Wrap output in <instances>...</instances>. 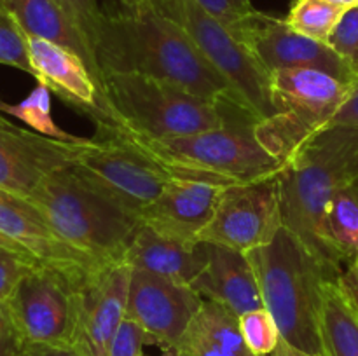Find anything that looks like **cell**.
Returning <instances> with one entry per match:
<instances>
[{
	"label": "cell",
	"instance_id": "obj_1",
	"mask_svg": "<svg viewBox=\"0 0 358 356\" xmlns=\"http://www.w3.org/2000/svg\"><path fill=\"white\" fill-rule=\"evenodd\" d=\"M94 54L103 73H140L177 84L208 101L227 100L245 107L192 38L150 0L135 10L105 14Z\"/></svg>",
	"mask_w": 358,
	"mask_h": 356
},
{
	"label": "cell",
	"instance_id": "obj_2",
	"mask_svg": "<svg viewBox=\"0 0 358 356\" xmlns=\"http://www.w3.org/2000/svg\"><path fill=\"white\" fill-rule=\"evenodd\" d=\"M358 177V129L332 126L308 140L278 173L285 229L334 276L345 269L329 246L325 213L332 195Z\"/></svg>",
	"mask_w": 358,
	"mask_h": 356
},
{
	"label": "cell",
	"instance_id": "obj_3",
	"mask_svg": "<svg viewBox=\"0 0 358 356\" xmlns=\"http://www.w3.org/2000/svg\"><path fill=\"white\" fill-rule=\"evenodd\" d=\"M224 126L180 138L156 140L117 129L173 178L226 187L278 175L283 164L255 136L259 119L234 101H224Z\"/></svg>",
	"mask_w": 358,
	"mask_h": 356
},
{
	"label": "cell",
	"instance_id": "obj_4",
	"mask_svg": "<svg viewBox=\"0 0 358 356\" xmlns=\"http://www.w3.org/2000/svg\"><path fill=\"white\" fill-rule=\"evenodd\" d=\"M266 309L282 341L308 355H324L320 334L322 295L332 274L306 244L282 227L271 243L247 251Z\"/></svg>",
	"mask_w": 358,
	"mask_h": 356
},
{
	"label": "cell",
	"instance_id": "obj_5",
	"mask_svg": "<svg viewBox=\"0 0 358 356\" xmlns=\"http://www.w3.org/2000/svg\"><path fill=\"white\" fill-rule=\"evenodd\" d=\"M28 199L62 239L103 267L126 260L142 227L138 215L98 191L72 166L45 177Z\"/></svg>",
	"mask_w": 358,
	"mask_h": 356
},
{
	"label": "cell",
	"instance_id": "obj_6",
	"mask_svg": "<svg viewBox=\"0 0 358 356\" xmlns=\"http://www.w3.org/2000/svg\"><path fill=\"white\" fill-rule=\"evenodd\" d=\"M103 96L115 128L168 140L224 126V101H208L191 91L129 72L103 73Z\"/></svg>",
	"mask_w": 358,
	"mask_h": 356
},
{
	"label": "cell",
	"instance_id": "obj_7",
	"mask_svg": "<svg viewBox=\"0 0 358 356\" xmlns=\"http://www.w3.org/2000/svg\"><path fill=\"white\" fill-rule=\"evenodd\" d=\"M269 82L273 115L255 124V136L283 166L308 140L329 128L355 87L308 68L275 70Z\"/></svg>",
	"mask_w": 358,
	"mask_h": 356
},
{
	"label": "cell",
	"instance_id": "obj_8",
	"mask_svg": "<svg viewBox=\"0 0 358 356\" xmlns=\"http://www.w3.org/2000/svg\"><path fill=\"white\" fill-rule=\"evenodd\" d=\"M192 38L206 59L236 91L241 103L259 119L271 117L269 73L248 52L233 30L203 9L196 0H150Z\"/></svg>",
	"mask_w": 358,
	"mask_h": 356
},
{
	"label": "cell",
	"instance_id": "obj_9",
	"mask_svg": "<svg viewBox=\"0 0 358 356\" xmlns=\"http://www.w3.org/2000/svg\"><path fill=\"white\" fill-rule=\"evenodd\" d=\"M72 168L138 216L173 178L115 126L98 129L96 138L84 143Z\"/></svg>",
	"mask_w": 358,
	"mask_h": 356
},
{
	"label": "cell",
	"instance_id": "obj_10",
	"mask_svg": "<svg viewBox=\"0 0 358 356\" xmlns=\"http://www.w3.org/2000/svg\"><path fill=\"white\" fill-rule=\"evenodd\" d=\"M6 306L21 344L76 349V290L55 271L44 265L31 267Z\"/></svg>",
	"mask_w": 358,
	"mask_h": 356
},
{
	"label": "cell",
	"instance_id": "obj_11",
	"mask_svg": "<svg viewBox=\"0 0 358 356\" xmlns=\"http://www.w3.org/2000/svg\"><path fill=\"white\" fill-rule=\"evenodd\" d=\"M283 227L278 175L226 185L201 241L247 251L271 243Z\"/></svg>",
	"mask_w": 358,
	"mask_h": 356
},
{
	"label": "cell",
	"instance_id": "obj_12",
	"mask_svg": "<svg viewBox=\"0 0 358 356\" xmlns=\"http://www.w3.org/2000/svg\"><path fill=\"white\" fill-rule=\"evenodd\" d=\"M268 73L308 68L329 73L341 82L358 84V70L329 44L294 31L285 20L255 10L233 31Z\"/></svg>",
	"mask_w": 358,
	"mask_h": 356
},
{
	"label": "cell",
	"instance_id": "obj_13",
	"mask_svg": "<svg viewBox=\"0 0 358 356\" xmlns=\"http://www.w3.org/2000/svg\"><path fill=\"white\" fill-rule=\"evenodd\" d=\"M0 234L9 237L38 264L66 279L73 290H79L103 267L62 239L44 213L27 195L3 188H0Z\"/></svg>",
	"mask_w": 358,
	"mask_h": 356
},
{
	"label": "cell",
	"instance_id": "obj_14",
	"mask_svg": "<svg viewBox=\"0 0 358 356\" xmlns=\"http://www.w3.org/2000/svg\"><path fill=\"white\" fill-rule=\"evenodd\" d=\"M203 302L205 299L189 285L133 267L126 318L142 328L147 346L173 351Z\"/></svg>",
	"mask_w": 358,
	"mask_h": 356
},
{
	"label": "cell",
	"instance_id": "obj_15",
	"mask_svg": "<svg viewBox=\"0 0 358 356\" xmlns=\"http://www.w3.org/2000/svg\"><path fill=\"white\" fill-rule=\"evenodd\" d=\"M133 267L114 264L94 272L79 290L76 348L83 356H108L110 346L126 320Z\"/></svg>",
	"mask_w": 358,
	"mask_h": 356
},
{
	"label": "cell",
	"instance_id": "obj_16",
	"mask_svg": "<svg viewBox=\"0 0 358 356\" xmlns=\"http://www.w3.org/2000/svg\"><path fill=\"white\" fill-rule=\"evenodd\" d=\"M86 142L28 131L0 115V188L28 198L45 177L73 166Z\"/></svg>",
	"mask_w": 358,
	"mask_h": 356
},
{
	"label": "cell",
	"instance_id": "obj_17",
	"mask_svg": "<svg viewBox=\"0 0 358 356\" xmlns=\"http://www.w3.org/2000/svg\"><path fill=\"white\" fill-rule=\"evenodd\" d=\"M222 185L171 178L159 195L142 209V225L182 243H199L215 215Z\"/></svg>",
	"mask_w": 358,
	"mask_h": 356
},
{
	"label": "cell",
	"instance_id": "obj_18",
	"mask_svg": "<svg viewBox=\"0 0 358 356\" xmlns=\"http://www.w3.org/2000/svg\"><path fill=\"white\" fill-rule=\"evenodd\" d=\"M28 47L38 84L90 115L96 129L115 126L100 86L76 52L37 37L28 38Z\"/></svg>",
	"mask_w": 358,
	"mask_h": 356
},
{
	"label": "cell",
	"instance_id": "obj_19",
	"mask_svg": "<svg viewBox=\"0 0 358 356\" xmlns=\"http://www.w3.org/2000/svg\"><path fill=\"white\" fill-rule=\"evenodd\" d=\"M191 288L205 300L220 304L238 318L264 307L255 271L247 253L208 243V260Z\"/></svg>",
	"mask_w": 358,
	"mask_h": 356
},
{
	"label": "cell",
	"instance_id": "obj_20",
	"mask_svg": "<svg viewBox=\"0 0 358 356\" xmlns=\"http://www.w3.org/2000/svg\"><path fill=\"white\" fill-rule=\"evenodd\" d=\"M208 260V243H182L164 237L142 225L129 246L126 264L163 276L171 281L189 285L205 269Z\"/></svg>",
	"mask_w": 358,
	"mask_h": 356
},
{
	"label": "cell",
	"instance_id": "obj_21",
	"mask_svg": "<svg viewBox=\"0 0 358 356\" xmlns=\"http://www.w3.org/2000/svg\"><path fill=\"white\" fill-rule=\"evenodd\" d=\"M3 3L16 16L28 37L44 38L76 52L103 93V72L96 54L86 38L73 27L72 21L66 17L62 7L56 3V0H3Z\"/></svg>",
	"mask_w": 358,
	"mask_h": 356
},
{
	"label": "cell",
	"instance_id": "obj_22",
	"mask_svg": "<svg viewBox=\"0 0 358 356\" xmlns=\"http://www.w3.org/2000/svg\"><path fill=\"white\" fill-rule=\"evenodd\" d=\"M171 353L175 356H255L245 344L236 314L212 300L203 302Z\"/></svg>",
	"mask_w": 358,
	"mask_h": 356
},
{
	"label": "cell",
	"instance_id": "obj_23",
	"mask_svg": "<svg viewBox=\"0 0 358 356\" xmlns=\"http://www.w3.org/2000/svg\"><path fill=\"white\" fill-rule=\"evenodd\" d=\"M320 334L324 356H358V311L343 292L338 278L325 281Z\"/></svg>",
	"mask_w": 358,
	"mask_h": 356
},
{
	"label": "cell",
	"instance_id": "obj_24",
	"mask_svg": "<svg viewBox=\"0 0 358 356\" xmlns=\"http://www.w3.org/2000/svg\"><path fill=\"white\" fill-rule=\"evenodd\" d=\"M325 236L343 265L358 255V177L332 195L325 213Z\"/></svg>",
	"mask_w": 358,
	"mask_h": 356
},
{
	"label": "cell",
	"instance_id": "obj_25",
	"mask_svg": "<svg viewBox=\"0 0 358 356\" xmlns=\"http://www.w3.org/2000/svg\"><path fill=\"white\" fill-rule=\"evenodd\" d=\"M345 10L329 0H294L283 20L297 34L327 44Z\"/></svg>",
	"mask_w": 358,
	"mask_h": 356
},
{
	"label": "cell",
	"instance_id": "obj_26",
	"mask_svg": "<svg viewBox=\"0 0 358 356\" xmlns=\"http://www.w3.org/2000/svg\"><path fill=\"white\" fill-rule=\"evenodd\" d=\"M28 38L30 37L23 30L16 16L7 9L3 0H0V63L35 75Z\"/></svg>",
	"mask_w": 358,
	"mask_h": 356
},
{
	"label": "cell",
	"instance_id": "obj_27",
	"mask_svg": "<svg viewBox=\"0 0 358 356\" xmlns=\"http://www.w3.org/2000/svg\"><path fill=\"white\" fill-rule=\"evenodd\" d=\"M247 348L255 356H271L278 348L282 335L278 325L266 307L248 311L238 318Z\"/></svg>",
	"mask_w": 358,
	"mask_h": 356
},
{
	"label": "cell",
	"instance_id": "obj_28",
	"mask_svg": "<svg viewBox=\"0 0 358 356\" xmlns=\"http://www.w3.org/2000/svg\"><path fill=\"white\" fill-rule=\"evenodd\" d=\"M56 3L62 7L66 17L72 21L73 27L79 30V34L86 38V42L94 51V44H96L105 17L96 0H56Z\"/></svg>",
	"mask_w": 358,
	"mask_h": 356
},
{
	"label": "cell",
	"instance_id": "obj_29",
	"mask_svg": "<svg viewBox=\"0 0 358 356\" xmlns=\"http://www.w3.org/2000/svg\"><path fill=\"white\" fill-rule=\"evenodd\" d=\"M327 44L358 70V6L343 13Z\"/></svg>",
	"mask_w": 358,
	"mask_h": 356
},
{
	"label": "cell",
	"instance_id": "obj_30",
	"mask_svg": "<svg viewBox=\"0 0 358 356\" xmlns=\"http://www.w3.org/2000/svg\"><path fill=\"white\" fill-rule=\"evenodd\" d=\"M35 265H41L30 255L0 244V302H6L17 283Z\"/></svg>",
	"mask_w": 358,
	"mask_h": 356
},
{
	"label": "cell",
	"instance_id": "obj_31",
	"mask_svg": "<svg viewBox=\"0 0 358 356\" xmlns=\"http://www.w3.org/2000/svg\"><path fill=\"white\" fill-rule=\"evenodd\" d=\"M196 2L233 31L257 10L250 0H196Z\"/></svg>",
	"mask_w": 358,
	"mask_h": 356
},
{
	"label": "cell",
	"instance_id": "obj_32",
	"mask_svg": "<svg viewBox=\"0 0 358 356\" xmlns=\"http://www.w3.org/2000/svg\"><path fill=\"white\" fill-rule=\"evenodd\" d=\"M143 346H147L143 330L135 321L126 318L112 342L108 356H142Z\"/></svg>",
	"mask_w": 358,
	"mask_h": 356
},
{
	"label": "cell",
	"instance_id": "obj_33",
	"mask_svg": "<svg viewBox=\"0 0 358 356\" xmlns=\"http://www.w3.org/2000/svg\"><path fill=\"white\" fill-rule=\"evenodd\" d=\"M21 346L6 302H0V356H10Z\"/></svg>",
	"mask_w": 358,
	"mask_h": 356
},
{
	"label": "cell",
	"instance_id": "obj_34",
	"mask_svg": "<svg viewBox=\"0 0 358 356\" xmlns=\"http://www.w3.org/2000/svg\"><path fill=\"white\" fill-rule=\"evenodd\" d=\"M332 126H343V128L358 129V84L353 87L352 94H350L348 100L343 103V107L339 108V112L336 114V117L332 119L329 128H332Z\"/></svg>",
	"mask_w": 358,
	"mask_h": 356
},
{
	"label": "cell",
	"instance_id": "obj_35",
	"mask_svg": "<svg viewBox=\"0 0 358 356\" xmlns=\"http://www.w3.org/2000/svg\"><path fill=\"white\" fill-rule=\"evenodd\" d=\"M10 356H83L72 348L44 344H21Z\"/></svg>",
	"mask_w": 358,
	"mask_h": 356
},
{
	"label": "cell",
	"instance_id": "obj_36",
	"mask_svg": "<svg viewBox=\"0 0 358 356\" xmlns=\"http://www.w3.org/2000/svg\"><path fill=\"white\" fill-rule=\"evenodd\" d=\"M338 283L341 285L343 292L350 299V302L358 311V255L345 267V271L338 276Z\"/></svg>",
	"mask_w": 358,
	"mask_h": 356
},
{
	"label": "cell",
	"instance_id": "obj_37",
	"mask_svg": "<svg viewBox=\"0 0 358 356\" xmlns=\"http://www.w3.org/2000/svg\"><path fill=\"white\" fill-rule=\"evenodd\" d=\"M271 356H324V355H308V353L299 351V349L289 346L285 341H280L278 348L275 349V353H273Z\"/></svg>",
	"mask_w": 358,
	"mask_h": 356
},
{
	"label": "cell",
	"instance_id": "obj_38",
	"mask_svg": "<svg viewBox=\"0 0 358 356\" xmlns=\"http://www.w3.org/2000/svg\"><path fill=\"white\" fill-rule=\"evenodd\" d=\"M117 2L121 3L122 10H135L136 7L142 6V3L145 2V0H117Z\"/></svg>",
	"mask_w": 358,
	"mask_h": 356
},
{
	"label": "cell",
	"instance_id": "obj_39",
	"mask_svg": "<svg viewBox=\"0 0 358 356\" xmlns=\"http://www.w3.org/2000/svg\"><path fill=\"white\" fill-rule=\"evenodd\" d=\"M0 244H2V246H7V248H13V250H17V251H23L21 250L20 246H17L16 243H13V241L9 239V237H6L3 236V234H0ZM23 253H27V251H23ZM28 255V253H27ZM34 258V257H31Z\"/></svg>",
	"mask_w": 358,
	"mask_h": 356
},
{
	"label": "cell",
	"instance_id": "obj_40",
	"mask_svg": "<svg viewBox=\"0 0 358 356\" xmlns=\"http://www.w3.org/2000/svg\"><path fill=\"white\" fill-rule=\"evenodd\" d=\"M331 3H336V6L343 7V9H350V7L358 6V0H329Z\"/></svg>",
	"mask_w": 358,
	"mask_h": 356
},
{
	"label": "cell",
	"instance_id": "obj_41",
	"mask_svg": "<svg viewBox=\"0 0 358 356\" xmlns=\"http://www.w3.org/2000/svg\"><path fill=\"white\" fill-rule=\"evenodd\" d=\"M142 356H147V355H142ZM164 356H175V353H171V351H164Z\"/></svg>",
	"mask_w": 358,
	"mask_h": 356
}]
</instances>
